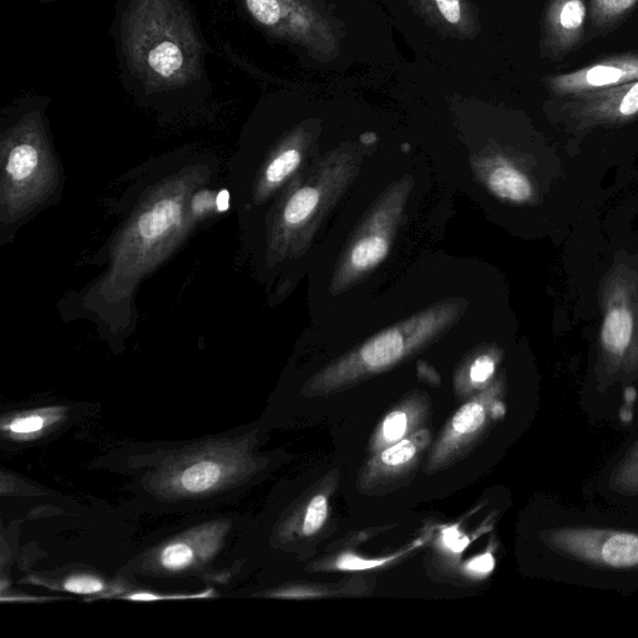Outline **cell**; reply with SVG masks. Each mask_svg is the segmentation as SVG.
<instances>
[{"mask_svg":"<svg viewBox=\"0 0 638 638\" xmlns=\"http://www.w3.org/2000/svg\"><path fill=\"white\" fill-rule=\"evenodd\" d=\"M433 3L445 22L452 25L463 23V5L460 0H433Z\"/></svg>","mask_w":638,"mask_h":638,"instance_id":"24","label":"cell"},{"mask_svg":"<svg viewBox=\"0 0 638 638\" xmlns=\"http://www.w3.org/2000/svg\"><path fill=\"white\" fill-rule=\"evenodd\" d=\"M39 154L33 144L20 143L15 145L8 155V162L5 169L14 182L29 179L33 172L37 170Z\"/></svg>","mask_w":638,"mask_h":638,"instance_id":"18","label":"cell"},{"mask_svg":"<svg viewBox=\"0 0 638 638\" xmlns=\"http://www.w3.org/2000/svg\"><path fill=\"white\" fill-rule=\"evenodd\" d=\"M569 98L564 111L579 130L621 126L638 120V80Z\"/></svg>","mask_w":638,"mask_h":638,"instance_id":"7","label":"cell"},{"mask_svg":"<svg viewBox=\"0 0 638 638\" xmlns=\"http://www.w3.org/2000/svg\"><path fill=\"white\" fill-rule=\"evenodd\" d=\"M500 384H491L459 408L429 454L427 473L435 474L472 452L494 420L504 417Z\"/></svg>","mask_w":638,"mask_h":638,"instance_id":"5","label":"cell"},{"mask_svg":"<svg viewBox=\"0 0 638 638\" xmlns=\"http://www.w3.org/2000/svg\"><path fill=\"white\" fill-rule=\"evenodd\" d=\"M60 413L62 412L57 408L19 414L10 420H4L3 430L12 438H37L50 425L58 422Z\"/></svg>","mask_w":638,"mask_h":638,"instance_id":"15","label":"cell"},{"mask_svg":"<svg viewBox=\"0 0 638 638\" xmlns=\"http://www.w3.org/2000/svg\"><path fill=\"white\" fill-rule=\"evenodd\" d=\"M318 201V191L313 187H305V189L297 191L286 206L285 220L287 224H301L316 210Z\"/></svg>","mask_w":638,"mask_h":638,"instance_id":"21","label":"cell"},{"mask_svg":"<svg viewBox=\"0 0 638 638\" xmlns=\"http://www.w3.org/2000/svg\"><path fill=\"white\" fill-rule=\"evenodd\" d=\"M181 220V204L175 200H162L146 211L138 222L141 241L154 243L171 231Z\"/></svg>","mask_w":638,"mask_h":638,"instance_id":"13","label":"cell"},{"mask_svg":"<svg viewBox=\"0 0 638 638\" xmlns=\"http://www.w3.org/2000/svg\"><path fill=\"white\" fill-rule=\"evenodd\" d=\"M432 440L430 430L423 428L381 453L372 455L359 474V490L363 493H376L378 490L394 488V484L409 478L417 469Z\"/></svg>","mask_w":638,"mask_h":638,"instance_id":"8","label":"cell"},{"mask_svg":"<svg viewBox=\"0 0 638 638\" xmlns=\"http://www.w3.org/2000/svg\"><path fill=\"white\" fill-rule=\"evenodd\" d=\"M389 560L392 559L368 560L358 558V556L353 554H343L339 556L336 567L337 570H369L373 569V567L382 566Z\"/></svg>","mask_w":638,"mask_h":638,"instance_id":"25","label":"cell"},{"mask_svg":"<svg viewBox=\"0 0 638 638\" xmlns=\"http://www.w3.org/2000/svg\"><path fill=\"white\" fill-rule=\"evenodd\" d=\"M388 242L381 236L367 237L357 243L352 252V263L358 270H368L384 260L388 253Z\"/></svg>","mask_w":638,"mask_h":638,"instance_id":"19","label":"cell"},{"mask_svg":"<svg viewBox=\"0 0 638 638\" xmlns=\"http://www.w3.org/2000/svg\"><path fill=\"white\" fill-rule=\"evenodd\" d=\"M554 558V571L587 581L638 580V529L571 521L540 535ZM572 579V577H571Z\"/></svg>","mask_w":638,"mask_h":638,"instance_id":"2","label":"cell"},{"mask_svg":"<svg viewBox=\"0 0 638 638\" xmlns=\"http://www.w3.org/2000/svg\"><path fill=\"white\" fill-rule=\"evenodd\" d=\"M224 531L221 525H210L171 541L156 555V564L166 571H182L210 560L220 549Z\"/></svg>","mask_w":638,"mask_h":638,"instance_id":"12","label":"cell"},{"mask_svg":"<svg viewBox=\"0 0 638 638\" xmlns=\"http://www.w3.org/2000/svg\"><path fill=\"white\" fill-rule=\"evenodd\" d=\"M128 19V49L141 75L160 85L195 77L200 45L177 0H138Z\"/></svg>","mask_w":638,"mask_h":638,"instance_id":"1","label":"cell"},{"mask_svg":"<svg viewBox=\"0 0 638 638\" xmlns=\"http://www.w3.org/2000/svg\"><path fill=\"white\" fill-rule=\"evenodd\" d=\"M495 566V560L493 555L485 554L478 556L473 560H470L467 565H465V571L472 576H486L493 571Z\"/></svg>","mask_w":638,"mask_h":638,"instance_id":"27","label":"cell"},{"mask_svg":"<svg viewBox=\"0 0 638 638\" xmlns=\"http://www.w3.org/2000/svg\"><path fill=\"white\" fill-rule=\"evenodd\" d=\"M212 596V591H206L204 594L194 595H155L148 594V592H138V594L129 595L126 600L131 601H160V600H187V599H207Z\"/></svg>","mask_w":638,"mask_h":638,"instance_id":"26","label":"cell"},{"mask_svg":"<svg viewBox=\"0 0 638 638\" xmlns=\"http://www.w3.org/2000/svg\"><path fill=\"white\" fill-rule=\"evenodd\" d=\"M637 3L638 0H591V23L595 29H610L619 24Z\"/></svg>","mask_w":638,"mask_h":638,"instance_id":"16","label":"cell"},{"mask_svg":"<svg viewBox=\"0 0 638 638\" xmlns=\"http://www.w3.org/2000/svg\"><path fill=\"white\" fill-rule=\"evenodd\" d=\"M430 414H432V403L425 394L415 393L405 398L378 425L369 445L371 457L409 437L417 430L425 428L424 425L428 422Z\"/></svg>","mask_w":638,"mask_h":638,"instance_id":"11","label":"cell"},{"mask_svg":"<svg viewBox=\"0 0 638 638\" xmlns=\"http://www.w3.org/2000/svg\"><path fill=\"white\" fill-rule=\"evenodd\" d=\"M301 154L297 150H287L278 155L268 166L266 179L270 184H280L287 176H290L300 165Z\"/></svg>","mask_w":638,"mask_h":638,"instance_id":"22","label":"cell"},{"mask_svg":"<svg viewBox=\"0 0 638 638\" xmlns=\"http://www.w3.org/2000/svg\"><path fill=\"white\" fill-rule=\"evenodd\" d=\"M329 496L322 491L308 501L302 515L301 533L306 538L315 536L326 524L329 510Z\"/></svg>","mask_w":638,"mask_h":638,"instance_id":"20","label":"cell"},{"mask_svg":"<svg viewBox=\"0 0 638 638\" xmlns=\"http://www.w3.org/2000/svg\"><path fill=\"white\" fill-rule=\"evenodd\" d=\"M638 80V54L616 55L574 72L556 74L546 80L551 94L567 98L612 88Z\"/></svg>","mask_w":638,"mask_h":638,"instance_id":"9","label":"cell"},{"mask_svg":"<svg viewBox=\"0 0 638 638\" xmlns=\"http://www.w3.org/2000/svg\"><path fill=\"white\" fill-rule=\"evenodd\" d=\"M217 204H219V207L221 206V210H226L229 207V195H227V192L219 196Z\"/></svg>","mask_w":638,"mask_h":638,"instance_id":"29","label":"cell"},{"mask_svg":"<svg viewBox=\"0 0 638 638\" xmlns=\"http://www.w3.org/2000/svg\"><path fill=\"white\" fill-rule=\"evenodd\" d=\"M586 0H549L544 20L543 48L546 57L560 60L584 38Z\"/></svg>","mask_w":638,"mask_h":638,"instance_id":"10","label":"cell"},{"mask_svg":"<svg viewBox=\"0 0 638 638\" xmlns=\"http://www.w3.org/2000/svg\"><path fill=\"white\" fill-rule=\"evenodd\" d=\"M247 468L248 458L241 450H205L165 468L158 481L167 494L199 496L229 484Z\"/></svg>","mask_w":638,"mask_h":638,"instance_id":"6","label":"cell"},{"mask_svg":"<svg viewBox=\"0 0 638 638\" xmlns=\"http://www.w3.org/2000/svg\"><path fill=\"white\" fill-rule=\"evenodd\" d=\"M600 354L612 372L638 368V270L627 262L611 267L601 281Z\"/></svg>","mask_w":638,"mask_h":638,"instance_id":"3","label":"cell"},{"mask_svg":"<svg viewBox=\"0 0 638 638\" xmlns=\"http://www.w3.org/2000/svg\"><path fill=\"white\" fill-rule=\"evenodd\" d=\"M496 369L495 359L491 356H480L469 368L468 378L455 384V389L460 397L472 396L474 392H483L488 388Z\"/></svg>","mask_w":638,"mask_h":638,"instance_id":"17","label":"cell"},{"mask_svg":"<svg viewBox=\"0 0 638 638\" xmlns=\"http://www.w3.org/2000/svg\"><path fill=\"white\" fill-rule=\"evenodd\" d=\"M63 590L77 595H99L106 590V585L98 577L77 575L64 582Z\"/></svg>","mask_w":638,"mask_h":638,"instance_id":"23","label":"cell"},{"mask_svg":"<svg viewBox=\"0 0 638 638\" xmlns=\"http://www.w3.org/2000/svg\"><path fill=\"white\" fill-rule=\"evenodd\" d=\"M489 186L496 196L516 204H524L534 195L529 177L511 165L495 169L489 177Z\"/></svg>","mask_w":638,"mask_h":638,"instance_id":"14","label":"cell"},{"mask_svg":"<svg viewBox=\"0 0 638 638\" xmlns=\"http://www.w3.org/2000/svg\"><path fill=\"white\" fill-rule=\"evenodd\" d=\"M445 544L453 551H462L468 544V539L459 535L457 530H448L445 533Z\"/></svg>","mask_w":638,"mask_h":638,"instance_id":"28","label":"cell"},{"mask_svg":"<svg viewBox=\"0 0 638 638\" xmlns=\"http://www.w3.org/2000/svg\"><path fill=\"white\" fill-rule=\"evenodd\" d=\"M434 331L433 328L408 329L405 333L404 329H389L364 344L357 352L312 377L303 388V393L307 397H322L346 391L354 384L396 366L427 341Z\"/></svg>","mask_w":638,"mask_h":638,"instance_id":"4","label":"cell"}]
</instances>
